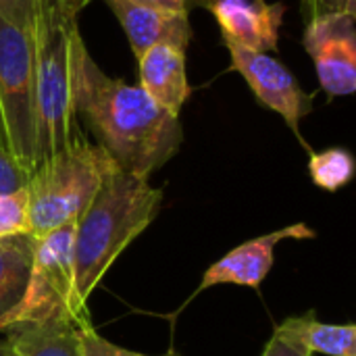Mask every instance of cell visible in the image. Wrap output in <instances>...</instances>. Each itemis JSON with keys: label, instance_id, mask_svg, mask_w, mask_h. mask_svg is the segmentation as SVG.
<instances>
[{"label": "cell", "instance_id": "cell-1", "mask_svg": "<svg viewBox=\"0 0 356 356\" xmlns=\"http://www.w3.org/2000/svg\"><path fill=\"white\" fill-rule=\"evenodd\" d=\"M75 111L115 165L144 179L171 161L184 140L177 115L159 106L140 86L106 75L86 44L77 58Z\"/></svg>", "mask_w": 356, "mask_h": 356}, {"label": "cell", "instance_id": "cell-2", "mask_svg": "<svg viewBox=\"0 0 356 356\" xmlns=\"http://www.w3.org/2000/svg\"><path fill=\"white\" fill-rule=\"evenodd\" d=\"M163 190L148 179L111 169L98 194L75 223L73 309L77 321H90L88 300L121 252L154 221Z\"/></svg>", "mask_w": 356, "mask_h": 356}, {"label": "cell", "instance_id": "cell-3", "mask_svg": "<svg viewBox=\"0 0 356 356\" xmlns=\"http://www.w3.org/2000/svg\"><path fill=\"white\" fill-rule=\"evenodd\" d=\"M90 0H38L31 29L38 163L79 138L75 73L83 48L79 13ZM35 163V165H38Z\"/></svg>", "mask_w": 356, "mask_h": 356}, {"label": "cell", "instance_id": "cell-4", "mask_svg": "<svg viewBox=\"0 0 356 356\" xmlns=\"http://www.w3.org/2000/svg\"><path fill=\"white\" fill-rule=\"evenodd\" d=\"M115 161L83 136L67 148L42 159L27 181V232L44 236L56 227L77 223L100 190Z\"/></svg>", "mask_w": 356, "mask_h": 356}, {"label": "cell", "instance_id": "cell-5", "mask_svg": "<svg viewBox=\"0 0 356 356\" xmlns=\"http://www.w3.org/2000/svg\"><path fill=\"white\" fill-rule=\"evenodd\" d=\"M0 119L6 148L27 167L35 154V96L31 31L0 17Z\"/></svg>", "mask_w": 356, "mask_h": 356}, {"label": "cell", "instance_id": "cell-6", "mask_svg": "<svg viewBox=\"0 0 356 356\" xmlns=\"http://www.w3.org/2000/svg\"><path fill=\"white\" fill-rule=\"evenodd\" d=\"M73 238L75 223L56 227L35 238L27 294L10 327L19 323H40L63 315L75 319Z\"/></svg>", "mask_w": 356, "mask_h": 356}, {"label": "cell", "instance_id": "cell-7", "mask_svg": "<svg viewBox=\"0 0 356 356\" xmlns=\"http://www.w3.org/2000/svg\"><path fill=\"white\" fill-rule=\"evenodd\" d=\"M232 56V71L240 73L252 94L263 102L267 108L282 115L286 125L292 129V134L298 138V142L307 146L302 134H300V121L311 113L313 108V96L307 94L294 73H290L277 58H273L267 52H250L242 50L238 46L225 44Z\"/></svg>", "mask_w": 356, "mask_h": 356}, {"label": "cell", "instance_id": "cell-8", "mask_svg": "<svg viewBox=\"0 0 356 356\" xmlns=\"http://www.w3.org/2000/svg\"><path fill=\"white\" fill-rule=\"evenodd\" d=\"M313 58L321 88L330 96H350L356 90L355 17L346 13H323L311 17L302 38Z\"/></svg>", "mask_w": 356, "mask_h": 356}, {"label": "cell", "instance_id": "cell-9", "mask_svg": "<svg viewBox=\"0 0 356 356\" xmlns=\"http://www.w3.org/2000/svg\"><path fill=\"white\" fill-rule=\"evenodd\" d=\"M315 236H317L315 229H311L307 223H292L288 227L252 238V240L240 244L238 248L229 250L217 263H213L204 271L202 282L196 288L194 296H198L200 292L215 288V286L259 288L275 263L277 244H282L284 240H313Z\"/></svg>", "mask_w": 356, "mask_h": 356}, {"label": "cell", "instance_id": "cell-10", "mask_svg": "<svg viewBox=\"0 0 356 356\" xmlns=\"http://www.w3.org/2000/svg\"><path fill=\"white\" fill-rule=\"evenodd\" d=\"M209 10L213 13L225 44L250 52L277 50L286 15L284 2L259 4L254 0H213Z\"/></svg>", "mask_w": 356, "mask_h": 356}, {"label": "cell", "instance_id": "cell-11", "mask_svg": "<svg viewBox=\"0 0 356 356\" xmlns=\"http://www.w3.org/2000/svg\"><path fill=\"white\" fill-rule=\"evenodd\" d=\"M104 4L121 23L136 60L156 44H175L188 50L192 40L190 13L169 10L138 0H104Z\"/></svg>", "mask_w": 356, "mask_h": 356}, {"label": "cell", "instance_id": "cell-12", "mask_svg": "<svg viewBox=\"0 0 356 356\" xmlns=\"http://www.w3.org/2000/svg\"><path fill=\"white\" fill-rule=\"evenodd\" d=\"M140 88L165 111L179 117L184 102L190 98L186 73V48L175 44H156L138 58Z\"/></svg>", "mask_w": 356, "mask_h": 356}, {"label": "cell", "instance_id": "cell-13", "mask_svg": "<svg viewBox=\"0 0 356 356\" xmlns=\"http://www.w3.org/2000/svg\"><path fill=\"white\" fill-rule=\"evenodd\" d=\"M4 332L2 356H83L79 321L69 315L40 323H19Z\"/></svg>", "mask_w": 356, "mask_h": 356}, {"label": "cell", "instance_id": "cell-14", "mask_svg": "<svg viewBox=\"0 0 356 356\" xmlns=\"http://www.w3.org/2000/svg\"><path fill=\"white\" fill-rule=\"evenodd\" d=\"M35 238L17 234L0 240V332L8 330L21 309L33 263Z\"/></svg>", "mask_w": 356, "mask_h": 356}, {"label": "cell", "instance_id": "cell-15", "mask_svg": "<svg viewBox=\"0 0 356 356\" xmlns=\"http://www.w3.org/2000/svg\"><path fill=\"white\" fill-rule=\"evenodd\" d=\"M290 323L311 355L356 356L355 323H323L313 311L290 317Z\"/></svg>", "mask_w": 356, "mask_h": 356}, {"label": "cell", "instance_id": "cell-16", "mask_svg": "<svg viewBox=\"0 0 356 356\" xmlns=\"http://www.w3.org/2000/svg\"><path fill=\"white\" fill-rule=\"evenodd\" d=\"M309 173L317 188L325 192H338L348 186L355 175V159L344 148H327L323 152H311Z\"/></svg>", "mask_w": 356, "mask_h": 356}, {"label": "cell", "instance_id": "cell-17", "mask_svg": "<svg viewBox=\"0 0 356 356\" xmlns=\"http://www.w3.org/2000/svg\"><path fill=\"white\" fill-rule=\"evenodd\" d=\"M27 232V190L0 196V240Z\"/></svg>", "mask_w": 356, "mask_h": 356}, {"label": "cell", "instance_id": "cell-18", "mask_svg": "<svg viewBox=\"0 0 356 356\" xmlns=\"http://www.w3.org/2000/svg\"><path fill=\"white\" fill-rule=\"evenodd\" d=\"M79 344H81V355L83 356H179L175 350H169L165 355H144V353H134L127 348H121L113 344L111 340L102 338L90 321H79Z\"/></svg>", "mask_w": 356, "mask_h": 356}, {"label": "cell", "instance_id": "cell-19", "mask_svg": "<svg viewBox=\"0 0 356 356\" xmlns=\"http://www.w3.org/2000/svg\"><path fill=\"white\" fill-rule=\"evenodd\" d=\"M31 169H27L6 146H0V196L27 188Z\"/></svg>", "mask_w": 356, "mask_h": 356}, {"label": "cell", "instance_id": "cell-20", "mask_svg": "<svg viewBox=\"0 0 356 356\" xmlns=\"http://www.w3.org/2000/svg\"><path fill=\"white\" fill-rule=\"evenodd\" d=\"M261 356H313V355L307 350V346H305V344H302V340L298 338V334H296V330L292 327L290 319H286L284 323H280V325L273 330V334H271V338H269V342H267V346H265V350H263V355Z\"/></svg>", "mask_w": 356, "mask_h": 356}, {"label": "cell", "instance_id": "cell-21", "mask_svg": "<svg viewBox=\"0 0 356 356\" xmlns=\"http://www.w3.org/2000/svg\"><path fill=\"white\" fill-rule=\"evenodd\" d=\"M35 2L38 0H0V17L31 31L35 19Z\"/></svg>", "mask_w": 356, "mask_h": 356}, {"label": "cell", "instance_id": "cell-22", "mask_svg": "<svg viewBox=\"0 0 356 356\" xmlns=\"http://www.w3.org/2000/svg\"><path fill=\"white\" fill-rule=\"evenodd\" d=\"M302 8L309 13V19L323 13H346L356 17V0H302Z\"/></svg>", "mask_w": 356, "mask_h": 356}, {"label": "cell", "instance_id": "cell-23", "mask_svg": "<svg viewBox=\"0 0 356 356\" xmlns=\"http://www.w3.org/2000/svg\"><path fill=\"white\" fill-rule=\"evenodd\" d=\"M138 2H146V4H152V6L169 8V10L190 13L192 8H209L213 0H138Z\"/></svg>", "mask_w": 356, "mask_h": 356}, {"label": "cell", "instance_id": "cell-24", "mask_svg": "<svg viewBox=\"0 0 356 356\" xmlns=\"http://www.w3.org/2000/svg\"><path fill=\"white\" fill-rule=\"evenodd\" d=\"M0 146H6V142H4V129H2V119H0Z\"/></svg>", "mask_w": 356, "mask_h": 356}, {"label": "cell", "instance_id": "cell-25", "mask_svg": "<svg viewBox=\"0 0 356 356\" xmlns=\"http://www.w3.org/2000/svg\"><path fill=\"white\" fill-rule=\"evenodd\" d=\"M254 2H259V4H265V0H254Z\"/></svg>", "mask_w": 356, "mask_h": 356}, {"label": "cell", "instance_id": "cell-26", "mask_svg": "<svg viewBox=\"0 0 356 356\" xmlns=\"http://www.w3.org/2000/svg\"><path fill=\"white\" fill-rule=\"evenodd\" d=\"M0 356H2V342H0Z\"/></svg>", "mask_w": 356, "mask_h": 356}]
</instances>
